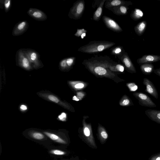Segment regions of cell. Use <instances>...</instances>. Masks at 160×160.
Instances as JSON below:
<instances>
[{
	"mask_svg": "<svg viewBox=\"0 0 160 160\" xmlns=\"http://www.w3.org/2000/svg\"><path fill=\"white\" fill-rule=\"evenodd\" d=\"M117 63L107 55H98L84 60L82 62L88 70L100 76L110 74V71H116L115 66Z\"/></svg>",
	"mask_w": 160,
	"mask_h": 160,
	"instance_id": "cell-1",
	"label": "cell"
},
{
	"mask_svg": "<svg viewBox=\"0 0 160 160\" xmlns=\"http://www.w3.org/2000/svg\"><path fill=\"white\" fill-rule=\"evenodd\" d=\"M115 44L114 42L107 41H92L80 47L78 51L84 53L93 54L108 49Z\"/></svg>",
	"mask_w": 160,
	"mask_h": 160,
	"instance_id": "cell-2",
	"label": "cell"
},
{
	"mask_svg": "<svg viewBox=\"0 0 160 160\" xmlns=\"http://www.w3.org/2000/svg\"><path fill=\"white\" fill-rule=\"evenodd\" d=\"M85 2L84 0H78L70 8L68 14L69 17L77 20L82 17L84 11Z\"/></svg>",
	"mask_w": 160,
	"mask_h": 160,
	"instance_id": "cell-3",
	"label": "cell"
},
{
	"mask_svg": "<svg viewBox=\"0 0 160 160\" xmlns=\"http://www.w3.org/2000/svg\"><path fill=\"white\" fill-rule=\"evenodd\" d=\"M22 50L33 67L38 68L42 64L40 60V55L36 51L29 48H23Z\"/></svg>",
	"mask_w": 160,
	"mask_h": 160,
	"instance_id": "cell-4",
	"label": "cell"
},
{
	"mask_svg": "<svg viewBox=\"0 0 160 160\" xmlns=\"http://www.w3.org/2000/svg\"><path fill=\"white\" fill-rule=\"evenodd\" d=\"M15 57L16 63L18 65L26 70L31 69L32 65L22 49H20L17 52Z\"/></svg>",
	"mask_w": 160,
	"mask_h": 160,
	"instance_id": "cell-5",
	"label": "cell"
},
{
	"mask_svg": "<svg viewBox=\"0 0 160 160\" xmlns=\"http://www.w3.org/2000/svg\"><path fill=\"white\" fill-rule=\"evenodd\" d=\"M133 96L138 100L139 104L144 107L154 108L156 104L147 95L142 92H135Z\"/></svg>",
	"mask_w": 160,
	"mask_h": 160,
	"instance_id": "cell-6",
	"label": "cell"
},
{
	"mask_svg": "<svg viewBox=\"0 0 160 160\" xmlns=\"http://www.w3.org/2000/svg\"><path fill=\"white\" fill-rule=\"evenodd\" d=\"M117 57L121 61L126 70L132 73L136 72V69L128 53L125 51L118 55Z\"/></svg>",
	"mask_w": 160,
	"mask_h": 160,
	"instance_id": "cell-7",
	"label": "cell"
},
{
	"mask_svg": "<svg viewBox=\"0 0 160 160\" xmlns=\"http://www.w3.org/2000/svg\"><path fill=\"white\" fill-rule=\"evenodd\" d=\"M107 0H96L92 4V8L97 9L94 12L93 16V20L96 21H99L102 15V11L104 4Z\"/></svg>",
	"mask_w": 160,
	"mask_h": 160,
	"instance_id": "cell-8",
	"label": "cell"
},
{
	"mask_svg": "<svg viewBox=\"0 0 160 160\" xmlns=\"http://www.w3.org/2000/svg\"><path fill=\"white\" fill-rule=\"evenodd\" d=\"M103 22L106 26L113 32H120L122 31V29L119 25L113 19L108 16H102Z\"/></svg>",
	"mask_w": 160,
	"mask_h": 160,
	"instance_id": "cell-9",
	"label": "cell"
},
{
	"mask_svg": "<svg viewBox=\"0 0 160 160\" xmlns=\"http://www.w3.org/2000/svg\"><path fill=\"white\" fill-rule=\"evenodd\" d=\"M28 27V23L26 20L18 22L15 25L13 28L12 35L15 36L22 35L27 31Z\"/></svg>",
	"mask_w": 160,
	"mask_h": 160,
	"instance_id": "cell-10",
	"label": "cell"
},
{
	"mask_svg": "<svg viewBox=\"0 0 160 160\" xmlns=\"http://www.w3.org/2000/svg\"><path fill=\"white\" fill-rule=\"evenodd\" d=\"M30 17L38 21H43L47 19L48 17L43 12L39 9L30 8L27 12Z\"/></svg>",
	"mask_w": 160,
	"mask_h": 160,
	"instance_id": "cell-11",
	"label": "cell"
},
{
	"mask_svg": "<svg viewBox=\"0 0 160 160\" xmlns=\"http://www.w3.org/2000/svg\"><path fill=\"white\" fill-rule=\"evenodd\" d=\"M83 133L84 138L87 142L91 146L97 147L91 127L89 125H84Z\"/></svg>",
	"mask_w": 160,
	"mask_h": 160,
	"instance_id": "cell-12",
	"label": "cell"
},
{
	"mask_svg": "<svg viewBox=\"0 0 160 160\" xmlns=\"http://www.w3.org/2000/svg\"><path fill=\"white\" fill-rule=\"evenodd\" d=\"M143 83L146 87L145 91L156 99H158V93L153 83L148 78H144L143 79Z\"/></svg>",
	"mask_w": 160,
	"mask_h": 160,
	"instance_id": "cell-13",
	"label": "cell"
},
{
	"mask_svg": "<svg viewBox=\"0 0 160 160\" xmlns=\"http://www.w3.org/2000/svg\"><path fill=\"white\" fill-rule=\"evenodd\" d=\"M160 61V55L153 54L144 55L138 58L137 62L138 64L152 63Z\"/></svg>",
	"mask_w": 160,
	"mask_h": 160,
	"instance_id": "cell-14",
	"label": "cell"
},
{
	"mask_svg": "<svg viewBox=\"0 0 160 160\" xmlns=\"http://www.w3.org/2000/svg\"><path fill=\"white\" fill-rule=\"evenodd\" d=\"M132 4V3L130 1H126L122 0H107L104 5L106 8L119 6L125 5L128 6Z\"/></svg>",
	"mask_w": 160,
	"mask_h": 160,
	"instance_id": "cell-15",
	"label": "cell"
},
{
	"mask_svg": "<svg viewBox=\"0 0 160 160\" xmlns=\"http://www.w3.org/2000/svg\"><path fill=\"white\" fill-rule=\"evenodd\" d=\"M108 9L116 15H125L128 13V10L129 9V8L128 6L125 5H120L110 8Z\"/></svg>",
	"mask_w": 160,
	"mask_h": 160,
	"instance_id": "cell-16",
	"label": "cell"
},
{
	"mask_svg": "<svg viewBox=\"0 0 160 160\" xmlns=\"http://www.w3.org/2000/svg\"><path fill=\"white\" fill-rule=\"evenodd\" d=\"M145 113L151 120L160 124V111L154 109H147Z\"/></svg>",
	"mask_w": 160,
	"mask_h": 160,
	"instance_id": "cell-17",
	"label": "cell"
},
{
	"mask_svg": "<svg viewBox=\"0 0 160 160\" xmlns=\"http://www.w3.org/2000/svg\"><path fill=\"white\" fill-rule=\"evenodd\" d=\"M147 25V22L145 20L138 23L134 28L136 33L139 36L142 35L145 31Z\"/></svg>",
	"mask_w": 160,
	"mask_h": 160,
	"instance_id": "cell-18",
	"label": "cell"
},
{
	"mask_svg": "<svg viewBox=\"0 0 160 160\" xmlns=\"http://www.w3.org/2000/svg\"><path fill=\"white\" fill-rule=\"evenodd\" d=\"M140 70L144 74H151L154 70L153 65L151 63H146L142 64L140 66Z\"/></svg>",
	"mask_w": 160,
	"mask_h": 160,
	"instance_id": "cell-19",
	"label": "cell"
},
{
	"mask_svg": "<svg viewBox=\"0 0 160 160\" xmlns=\"http://www.w3.org/2000/svg\"><path fill=\"white\" fill-rule=\"evenodd\" d=\"M44 134L51 140L62 144H66V142L58 135L48 132H44Z\"/></svg>",
	"mask_w": 160,
	"mask_h": 160,
	"instance_id": "cell-20",
	"label": "cell"
},
{
	"mask_svg": "<svg viewBox=\"0 0 160 160\" xmlns=\"http://www.w3.org/2000/svg\"><path fill=\"white\" fill-rule=\"evenodd\" d=\"M143 15V12L140 9L135 8L132 11L130 17L132 20L137 21L142 18Z\"/></svg>",
	"mask_w": 160,
	"mask_h": 160,
	"instance_id": "cell-21",
	"label": "cell"
},
{
	"mask_svg": "<svg viewBox=\"0 0 160 160\" xmlns=\"http://www.w3.org/2000/svg\"><path fill=\"white\" fill-rule=\"evenodd\" d=\"M98 136L101 142H104L108 138V134L104 129L102 127L99 128L98 130Z\"/></svg>",
	"mask_w": 160,
	"mask_h": 160,
	"instance_id": "cell-22",
	"label": "cell"
},
{
	"mask_svg": "<svg viewBox=\"0 0 160 160\" xmlns=\"http://www.w3.org/2000/svg\"><path fill=\"white\" fill-rule=\"evenodd\" d=\"M125 51L123 47L121 46H115L112 48L110 50L111 54L114 55L116 58L117 56Z\"/></svg>",
	"mask_w": 160,
	"mask_h": 160,
	"instance_id": "cell-23",
	"label": "cell"
},
{
	"mask_svg": "<svg viewBox=\"0 0 160 160\" xmlns=\"http://www.w3.org/2000/svg\"><path fill=\"white\" fill-rule=\"evenodd\" d=\"M87 32V30L84 28L77 29V32L74 35L77 37H80L83 39L86 36Z\"/></svg>",
	"mask_w": 160,
	"mask_h": 160,
	"instance_id": "cell-24",
	"label": "cell"
},
{
	"mask_svg": "<svg viewBox=\"0 0 160 160\" xmlns=\"http://www.w3.org/2000/svg\"><path fill=\"white\" fill-rule=\"evenodd\" d=\"M30 135L33 138L37 140H42L44 138V136L43 134L37 132H32Z\"/></svg>",
	"mask_w": 160,
	"mask_h": 160,
	"instance_id": "cell-25",
	"label": "cell"
},
{
	"mask_svg": "<svg viewBox=\"0 0 160 160\" xmlns=\"http://www.w3.org/2000/svg\"><path fill=\"white\" fill-rule=\"evenodd\" d=\"M49 153L56 155L61 156L65 155L66 153L64 151L58 149H52L50 151Z\"/></svg>",
	"mask_w": 160,
	"mask_h": 160,
	"instance_id": "cell-26",
	"label": "cell"
},
{
	"mask_svg": "<svg viewBox=\"0 0 160 160\" xmlns=\"http://www.w3.org/2000/svg\"><path fill=\"white\" fill-rule=\"evenodd\" d=\"M11 6V0H5L4 2V8L6 12H8L10 10Z\"/></svg>",
	"mask_w": 160,
	"mask_h": 160,
	"instance_id": "cell-27",
	"label": "cell"
},
{
	"mask_svg": "<svg viewBox=\"0 0 160 160\" xmlns=\"http://www.w3.org/2000/svg\"><path fill=\"white\" fill-rule=\"evenodd\" d=\"M121 105L124 106H128L131 105H133L130 99L127 97H125L121 102Z\"/></svg>",
	"mask_w": 160,
	"mask_h": 160,
	"instance_id": "cell-28",
	"label": "cell"
},
{
	"mask_svg": "<svg viewBox=\"0 0 160 160\" xmlns=\"http://www.w3.org/2000/svg\"><path fill=\"white\" fill-rule=\"evenodd\" d=\"M59 66L63 70L69 69L66 63V58H63L60 62Z\"/></svg>",
	"mask_w": 160,
	"mask_h": 160,
	"instance_id": "cell-29",
	"label": "cell"
},
{
	"mask_svg": "<svg viewBox=\"0 0 160 160\" xmlns=\"http://www.w3.org/2000/svg\"><path fill=\"white\" fill-rule=\"evenodd\" d=\"M127 85L131 91H135L138 89V86L134 83H128Z\"/></svg>",
	"mask_w": 160,
	"mask_h": 160,
	"instance_id": "cell-30",
	"label": "cell"
},
{
	"mask_svg": "<svg viewBox=\"0 0 160 160\" xmlns=\"http://www.w3.org/2000/svg\"><path fill=\"white\" fill-rule=\"evenodd\" d=\"M47 97L50 101L56 103H59V99L56 96L52 95H49Z\"/></svg>",
	"mask_w": 160,
	"mask_h": 160,
	"instance_id": "cell-31",
	"label": "cell"
},
{
	"mask_svg": "<svg viewBox=\"0 0 160 160\" xmlns=\"http://www.w3.org/2000/svg\"><path fill=\"white\" fill-rule=\"evenodd\" d=\"M116 69L117 71L123 72L124 71V67L122 65L117 63L115 66Z\"/></svg>",
	"mask_w": 160,
	"mask_h": 160,
	"instance_id": "cell-32",
	"label": "cell"
},
{
	"mask_svg": "<svg viewBox=\"0 0 160 160\" xmlns=\"http://www.w3.org/2000/svg\"><path fill=\"white\" fill-rule=\"evenodd\" d=\"M84 86V84L81 82L77 83L74 86V88L77 89L82 88Z\"/></svg>",
	"mask_w": 160,
	"mask_h": 160,
	"instance_id": "cell-33",
	"label": "cell"
},
{
	"mask_svg": "<svg viewBox=\"0 0 160 160\" xmlns=\"http://www.w3.org/2000/svg\"><path fill=\"white\" fill-rule=\"evenodd\" d=\"M153 72L156 74L160 77V67L154 70Z\"/></svg>",
	"mask_w": 160,
	"mask_h": 160,
	"instance_id": "cell-34",
	"label": "cell"
},
{
	"mask_svg": "<svg viewBox=\"0 0 160 160\" xmlns=\"http://www.w3.org/2000/svg\"><path fill=\"white\" fill-rule=\"evenodd\" d=\"M66 116V114L64 113H63L61 115L59 116L58 118L60 120L63 121V119L65 118Z\"/></svg>",
	"mask_w": 160,
	"mask_h": 160,
	"instance_id": "cell-35",
	"label": "cell"
},
{
	"mask_svg": "<svg viewBox=\"0 0 160 160\" xmlns=\"http://www.w3.org/2000/svg\"><path fill=\"white\" fill-rule=\"evenodd\" d=\"M20 109L23 111H25L27 109V107L24 105H22L20 106Z\"/></svg>",
	"mask_w": 160,
	"mask_h": 160,
	"instance_id": "cell-36",
	"label": "cell"
},
{
	"mask_svg": "<svg viewBox=\"0 0 160 160\" xmlns=\"http://www.w3.org/2000/svg\"><path fill=\"white\" fill-rule=\"evenodd\" d=\"M4 0H1L0 1V8L1 9H2L3 7H4Z\"/></svg>",
	"mask_w": 160,
	"mask_h": 160,
	"instance_id": "cell-37",
	"label": "cell"
},
{
	"mask_svg": "<svg viewBox=\"0 0 160 160\" xmlns=\"http://www.w3.org/2000/svg\"><path fill=\"white\" fill-rule=\"evenodd\" d=\"M156 160H160V157H158L157 158H156Z\"/></svg>",
	"mask_w": 160,
	"mask_h": 160,
	"instance_id": "cell-38",
	"label": "cell"
}]
</instances>
